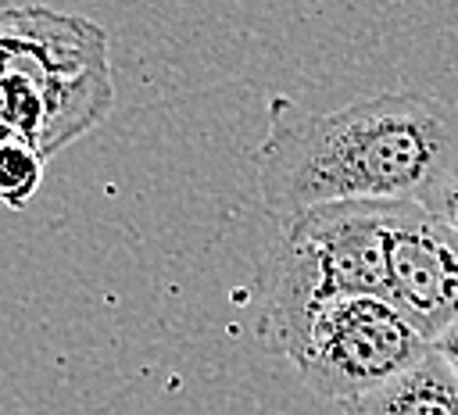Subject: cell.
<instances>
[{
	"instance_id": "7a4b0ae2",
	"label": "cell",
	"mask_w": 458,
	"mask_h": 415,
	"mask_svg": "<svg viewBox=\"0 0 458 415\" xmlns=\"http://www.w3.org/2000/svg\"><path fill=\"white\" fill-rule=\"evenodd\" d=\"M114 104L107 36L43 4L0 7V143L54 157Z\"/></svg>"
},
{
	"instance_id": "8992f818",
	"label": "cell",
	"mask_w": 458,
	"mask_h": 415,
	"mask_svg": "<svg viewBox=\"0 0 458 415\" xmlns=\"http://www.w3.org/2000/svg\"><path fill=\"white\" fill-rule=\"evenodd\" d=\"M43 165L47 157L25 143H0V204L25 208L43 182Z\"/></svg>"
},
{
	"instance_id": "3957f363",
	"label": "cell",
	"mask_w": 458,
	"mask_h": 415,
	"mask_svg": "<svg viewBox=\"0 0 458 415\" xmlns=\"http://www.w3.org/2000/svg\"><path fill=\"white\" fill-rule=\"evenodd\" d=\"M258 340L326 401H351L429 354V340L372 293H315L258 308Z\"/></svg>"
},
{
	"instance_id": "52a82bcc",
	"label": "cell",
	"mask_w": 458,
	"mask_h": 415,
	"mask_svg": "<svg viewBox=\"0 0 458 415\" xmlns=\"http://www.w3.org/2000/svg\"><path fill=\"white\" fill-rule=\"evenodd\" d=\"M422 208L458 233V161H454V165L437 179V186L422 197Z\"/></svg>"
},
{
	"instance_id": "ba28073f",
	"label": "cell",
	"mask_w": 458,
	"mask_h": 415,
	"mask_svg": "<svg viewBox=\"0 0 458 415\" xmlns=\"http://www.w3.org/2000/svg\"><path fill=\"white\" fill-rule=\"evenodd\" d=\"M429 347H433V351L451 365V372L458 376V318H454V322H451V326H447V329H444Z\"/></svg>"
},
{
	"instance_id": "277c9868",
	"label": "cell",
	"mask_w": 458,
	"mask_h": 415,
	"mask_svg": "<svg viewBox=\"0 0 458 415\" xmlns=\"http://www.w3.org/2000/svg\"><path fill=\"white\" fill-rule=\"evenodd\" d=\"M383 301L429 343L458 318V233L422 204L383 208Z\"/></svg>"
},
{
	"instance_id": "6da1fadb",
	"label": "cell",
	"mask_w": 458,
	"mask_h": 415,
	"mask_svg": "<svg viewBox=\"0 0 458 415\" xmlns=\"http://www.w3.org/2000/svg\"><path fill=\"white\" fill-rule=\"evenodd\" d=\"M454 161L458 107L419 89L358 97L336 111L272 97L254 154L258 190L276 222L351 200L422 204Z\"/></svg>"
},
{
	"instance_id": "5b68a950",
	"label": "cell",
	"mask_w": 458,
	"mask_h": 415,
	"mask_svg": "<svg viewBox=\"0 0 458 415\" xmlns=\"http://www.w3.org/2000/svg\"><path fill=\"white\" fill-rule=\"evenodd\" d=\"M344 415H458V376L429 347L401 376L344 401Z\"/></svg>"
}]
</instances>
